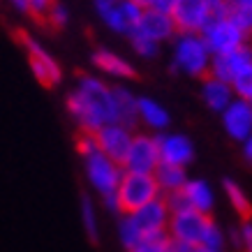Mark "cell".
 <instances>
[{
    "mask_svg": "<svg viewBox=\"0 0 252 252\" xmlns=\"http://www.w3.org/2000/svg\"><path fill=\"white\" fill-rule=\"evenodd\" d=\"M65 104L81 132L95 134L99 127L118 123L114 86L104 84L102 79L93 74H79L77 86L74 91L67 93Z\"/></svg>",
    "mask_w": 252,
    "mask_h": 252,
    "instance_id": "obj_1",
    "label": "cell"
},
{
    "mask_svg": "<svg viewBox=\"0 0 252 252\" xmlns=\"http://www.w3.org/2000/svg\"><path fill=\"white\" fill-rule=\"evenodd\" d=\"M171 67L188 77H208L213 54L208 51L201 32H178L174 39Z\"/></svg>",
    "mask_w": 252,
    "mask_h": 252,
    "instance_id": "obj_2",
    "label": "cell"
},
{
    "mask_svg": "<svg viewBox=\"0 0 252 252\" xmlns=\"http://www.w3.org/2000/svg\"><path fill=\"white\" fill-rule=\"evenodd\" d=\"M160 197V185L155 181L153 174H137V171H125L116 190L118 199V213L130 215L146 204H151L153 199Z\"/></svg>",
    "mask_w": 252,
    "mask_h": 252,
    "instance_id": "obj_3",
    "label": "cell"
},
{
    "mask_svg": "<svg viewBox=\"0 0 252 252\" xmlns=\"http://www.w3.org/2000/svg\"><path fill=\"white\" fill-rule=\"evenodd\" d=\"M93 5L99 21L118 35H130L144 14V7L134 0H93Z\"/></svg>",
    "mask_w": 252,
    "mask_h": 252,
    "instance_id": "obj_4",
    "label": "cell"
},
{
    "mask_svg": "<svg viewBox=\"0 0 252 252\" xmlns=\"http://www.w3.org/2000/svg\"><path fill=\"white\" fill-rule=\"evenodd\" d=\"M19 39H21V46H23V51H26L28 67H31L32 77L37 79L44 88H54V86L61 84L63 81V69H61V65H58V61H56L54 56L49 54L44 46L39 44L32 35H28V32H21Z\"/></svg>",
    "mask_w": 252,
    "mask_h": 252,
    "instance_id": "obj_5",
    "label": "cell"
},
{
    "mask_svg": "<svg viewBox=\"0 0 252 252\" xmlns=\"http://www.w3.org/2000/svg\"><path fill=\"white\" fill-rule=\"evenodd\" d=\"M213 220L208 218V213L201 211H183V213H176L169 218V236L171 241L185 245H201L206 238V231L211 229Z\"/></svg>",
    "mask_w": 252,
    "mask_h": 252,
    "instance_id": "obj_6",
    "label": "cell"
},
{
    "mask_svg": "<svg viewBox=\"0 0 252 252\" xmlns=\"http://www.w3.org/2000/svg\"><path fill=\"white\" fill-rule=\"evenodd\" d=\"M84 160H86V171H88V178H91L93 188H95L102 197L116 194L125 169H123L121 164H116L111 158H107L99 148L93 151V153H88Z\"/></svg>",
    "mask_w": 252,
    "mask_h": 252,
    "instance_id": "obj_7",
    "label": "cell"
},
{
    "mask_svg": "<svg viewBox=\"0 0 252 252\" xmlns=\"http://www.w3.org/2000/svg\"><path fill=\"white\" fill-rule=\"evenodd\" d=\"M245 35H248V32H245L236 21H231L229 16L211 23V26H206V28L201 31V37H204L208 51L213 56L231 54V51L241 49V46L245 44Z\"/></svg>",
    "mask_w": 252,
    "mask_h": 252,
    "instance_id": "obj_8",
    "label": "cell"
},
{
    "mask_svg": "<svg viewBox=\"0 0 252 252\" xmlns=\"http://www.w3.org/2000/svg\"><path fill=\"white\" fill-rule=\"evenodd\" d=\"M158 164H160L158 139L148 137V134H134L127 158L123 162V169L125 171H137V174H153Z\"/></svg>",
    "mask_w": 252,
    "mask_h": 252,
    "instance_id": "obj_9",
    "label": "cell"
},
{
    "mask_svg": "<svg viewBox=\"0 0 252 252\" xmlns=\"http://www.w3.org/2000/svg\"><path fill=\"white\" fill-rule=\"evenodd\" d=\"M132 139H134L132 130L130 127H125V125H121V123L104 125V127H99V130L95 132L97 148L107 155V158H111L116 164H121V167H123V162H125V158H127Z\"/></svg>",
    "mask_w": 252,
    "mask_h": 252,
    "instance_id": "obj_10",
    "label": "cell"
},
{
    "mask_svg": "<svg viewBox=\"0 0 252 252\" xmlns=\"http://www.w3.org/2000/svg\"><path fill=\"white\" fill-rule=\"evenodd\" d=\"M206 9L208 0H176L169 14L178 32H201L206 28Z\"/></svg>",
    "mask_w": 252,
    "mask_h": 252,
    "instance_id": "obj_11",
    "label": "cell"
},
{
    "mask_svg": "<svg viewBox=\"0 0 252 252\" xmlns=\"http://www.w3.org/2000/svg\"><path fill=\"white\" fill-rule=\"evenodd\" d=\"M132 32H139L144 37H151L153 42L162 44V42H171L178 35L174 19L169 12H160V9H144V14L139 19L137 28Z\"/></svg>",
    "mask_w": 252,
    "mask_h": 252,
    "instance_id": "obj_12",
    "label": "cell"
},
{
    "mask_svg": "<svg viewBox=\"0 0 252 252\" xmlns=\"http://www.w3.org/2000/svg\"><path fill=\"white\" fill-rule=\"evenodd\" d=\"M130 218H132V222L137 224L141 238H144V236H151V234L167 231L171 213H169L167 201L158 197V199H153L151 204H146L144 208H139V211L130 213Z\"/></svg>",
    "mask_w": 252,
    "mask_h": 252,
    "instance_id": "obj_13",
    "label": "cell"
},
{
    "mask_svg": "<svg viewBox=\"0 0 252 252\" xmlns=\"http://www.w3.org/2000/svg\"><path fill=\"white\" fill-rule=\"evenodd\" d=\"M222 125L231 139L245 141L252 134V104L248 99L236 97L222 111Z\"/></svg>",
    "mask_w": 252,
    "mask_h": 252,
    "instance_id": "obj_14",
    "label": "cell"
},
{
    "mask_svg": "<svg viewBox=\"0 0 252 252\" xmlns=\"http://www.w3.org/2000/svg\"><path fill=\"white\" fill-rule=\"evenodd\" d=\"M250 63H252V49L248 44H243L241 49L231 51V54L213 56V61H211V72H208V74L231 84V81L236 79L238 72H241L245 65H250Z\"/></svg>",
    "mask_w": 252,
    "mask_h": 252,
    "instance_id": "obj_15",
    "label": "cell"
},
{
    "mask_svg": "<svg viewBox=\"0 0 252 252\" xmlns=\"http://www.w3.org/2000/svg\"><path fill=\"white\" fill-rule=\"evenodd\" d=\"M155 139H158V148H160V162L185 167L194 158L192 141L183 134H160Z\"/></svg>",
    "mask_w": 252,
    "mask_h": 252,
    "instance_id": "obj_16",
    "label": "cell"
},
{
    "mask_svg": "<svg viewBox=\"0 0 252 252\" xmlns=\"http://www.w3.org/2000/svg\"><path fill=\"white\" fill-rule=\"evenodd\" d=\"M93 65L107 74V77L114 79H134L137 77V69L132 67L130 61H125L121 54H116L111 49H97L93 54Z\"/></svg>",
    "mask_w": 252,
    "mask_h": 252,
    "instance_id": "obj_17",
    "label": "cell"
},
{
    "mask_svg": "<svg viewBox=\"0 0 252 252\" xmlns=\"http://www.w3.org/2000/svg\"><path fill=\"white\" fill-rule=\"evenodd\" d=\"M201 97L206 102L208 109H213V111H224V109L229 107L231 102L236 99V93L231 88V84L227 81H222V79H215V77H204V86H201Z\"/></svg>",
    "mask_w": 252,
    "mask_h": 252,
    "instance_id": "obj_18",
    "label": "cell"
},
{
    "mask_svg": "<svg viewBox=\"0 0 252 252\" xmlns=\"http://www.w3.org/2000/svg\"><path fill=\"white\" fill-rule=\"evenodd\" d=\"M114 99H116L118 123L132 130L139 123V97H134V95H132L127 88H123V86H114Z\"/></svg>",
    "mask_w": 252,
    "mask_h": 252,
    "instance_id": "obj_19",
    "label": "cell"
},
{
    "mask_svg": "<svg viewBox=\"0 0 252 252\" xmlns=\"http://www.w3.org/2000/svg\"><path fill=\"white\" fill-rule=\"evenodd\" d=\"M139 121L153 130H164L169 125V114L160 102L151 97H139Z\"/></svg>",
    "mask_w": 252,
    "mask_h": 252,
    "instance_id": "obj_20",
    "label": "cell"
},
{
    "mask_svg": "<svg viewBox=\"0 0 252 252\" xmlns=\"http://www.w3.org/2000/svg\"><path fill=\"white\" fill-rule=\"evenodd\" d=\"M155 181L160 185V190H167V192H174V190H181L188 178H185V169L178 167V164H167V162H160L158 169L153 171Z\"/></svg>",
    "mask_w": 252,
    "mask_h": 252,
    "instance_id": "obj_21",
    "label": "cell"
},
{
    "mask_svg": "<svg viewBox=\"0 0 252 252\" xmlns=\"http://www.w3.org/2000/svg\"><path fill=\"white\" fill-rule=\"evenodd\" d=\"M183 192L188 194L190 204L194 211H201V213H208L213 208V192L204 181H188L183 185Z\"/></svg>",
    "mask_w": 252,
    "mask_h": 252,
    "instance_id": "obj_22",
    "label": "cell"
},
{
    "mask_svg": "<svg viewBox=\"0 0 252 252\" xmlns=\"http://www.w3.org/2000/svg\"><path fill=\"white\" fill-rule=\"evenodd\" d=\"M224 192H227V197H229L231 206H234V211L238 213V218L250 220V218H252V204H250V199L245 197L243 188L227 178V181H224Z\"/></svg>",
    "mask_w": 252,
    "mask_h": 252,
    "instance_id": "obj_23",
    "label": "cell"
},
{
    "mask_svg": "<svg viewBox=\"0 0 252 252\" xmlns=\"http://www.w3.org/2000/svg\"><path fill=\"white\" fill-rule=\"evenodd\" d=\"M169 245H171V236L167 231H160V234L139 238V243H134L127 252H167Z\"/></svg>",
    "mask_w": 252,
    "mask_h": 252,
    "instance_id": "obj_24",
    "label": "cell"
},
{
    "mask_svg": "<svg viewBox=\"0 0 252 252\" xmlns=\"http://www.w3.org/2000/svg\"><path fill=\"white\" fill-rule=\"evenodd\" d=\"M54 2L56 0H9V5H12L16 12L35 16V19H44L49 7H51Z\"/></svg>",
    "mask_w": 252,
    "mask_h": 252,
    "instance_id": "obj_25",
    "label": "cell"
},
{
    "mask_svg": "<svg viewBox=\"0 0 252 252\" xmlns=\"http://www.w3.org/2000/svg\"><path fill=\"white\" fill-rule=\"evenodd\" d=\"M231 88H234V93H236V97L252 102V63L250 65H245V67L238 72L236 79L231 81Z\"/></svg>",
    "mask_w": 252,
    "mask_h": 252,
    "instance_id": "obj_26",
    "label": "cell"
},
{
    "mask_svg": "<svg viewBox=\"0 0 252 252\" xmlns=\"http://www.w3.org/2000/svg\"><path fill=\"white\" fill-rule=\"evenodd\" d=\"M127 37H130V44H132V49H134V54L141 56V58H155L158 51H160V44L153 42L151 37H144V35H139V32H130Z\"/></svg>",
    "mask_w": 252,
    "mask_h": 252,
    "instance_id": "obj_27",
    "label": "cell"
},
{
    "mask_svg": "<svg viewBox=\"0 0 252 252\" xmlns=\"http://www.w3.org/2000/svg\"><path fill=\"white\" fill-rule=\"evenodd\" d=\"M44 21L51 26V28H56V31H61V28H65L69 23V9L65 2H61V0H56L54 5L49 7V12H46Z\"/></svg>",
    "mask_w": 252,
    "mask_h": 252,
    "instance_id": "obj_28",
    "label": "cell"
},
{
    "mask_svg": "<svg viewBox=\"0 0 252 252\" xmlns=\"http://www.w3.org/2000/svg\"><path fill=\"white\" fill-rule=\"evenodd\" d=\"M118 234H121V241H123V245H125L127 250H130L134 243H139V238H141V234H139V229H137V224L132 222L130 215H123L121 224H118Z\"/></svg>",
    "mask_w": 252,
    "mask_h": 252,
    "instance_id": "obj_29",
    "label": "cell"
},
{
    "mask_svg": "<svg viewBox=\"0 0 252 252\" xmlns=\"http://www.w3.org/2000/svg\"><path fill=\"white\" fill-rule=\"evenodd\" d=\"M81 213H84V227H86V234L91 238L93 243H97V222H95V211H93V204L91 199L81 194Z\"/></svg>",
    "mask_w": 252,
    "mask_h": 252,
    "instance_id": "obj_30",
    "label": "cell"
},
{
    "mask_svg": "<svg viewBox=\"0 0 252 252\" xmlns=\"http://www.w3.org/2000/svg\"><path fill=\"white\" fill-rule=\"evenodd\" d=\"M164 201H167L169 213L171 215L183 213V211H192V204H190V199H188V194L183 192V188H181V190L169 192V197L164 199Z\"/></svg>",
    "mask_w": 252,
    "mask_h": 252,
    "instance_id": "obj_31",
    "label": "cell"
},
{
    "mask_svg": "<svg viewBox=\"0 0 252 252\" xmlns=\"http://www.w3.org/2000/svg\"><path fill=\"white\" fill-rule=\"evenodd\" d=\"M137 5H141L144 9H160V12H171L176 0H134Z\"/></svg>",
    "mask_w": 252,
    "mask_h": 252,
    "instance_id": "obj_32",
    "label": "cell"
},
{
    "mask_svg": "<svg viewBox=\"0 0 252 252\" xmlns=\"http://www.w3.org/2000/svg\"><path fill=\"white\" fill-rule=\"evenodd\" d=\"M241 248L243 252H252V222L245 220L241 227Z\"/></svg>",
    "mask_w": 252,
    "mask_h": 252,
    "instance_id": "obj_33",
    "label": "cell"
},
{
    "mask_svg": "<svg viewBox=\"0 0 252 252\" xmlns=\"http://www.w3.org/2000/svg\"><path fill=\"white\" fill-rule=\"evenodd\" d=\"M167 252H194V245H185V243H178V241H171Z\"/></svg>",
    "mask_w": 252,
    "mask_h": 252,
    "instance_id": "obj_34",
    "label": "cell"
},
{
    "mask_svg": "<svg viewBox=\"0 0 252 252\" xmlns=\"http://www.w3.org/2000/svg\"><path fill=\"white\" fill-rule=\"evenodd\" d=\"M243 151H245V158H248V160L252 162V134L243 141Z\"/></svg>",
    "mask_w": 252,
    "mask_h": 252,
    "instance_id": "obj_35",
    "label": "cell"
},
{
    "mask_svg": "<svg viewBox=\"0 0 252 252\" xmlns=\"http://www.w3.org/2000/svg\"><path fill=\"white\" fill-rule=\"evenodd\" d=\"M194 252H222L218 248H206V245H194Z\"/></svg>",
    "mask_w": 252,
    "mask_h": 252,
    "instance_id": "obj_36",
    "label": "cell"
},
{
    "mask_svg": "<svg viewBox=\"0 0 252 252\" xmlns=\"http://www.w3.org/2000/svg\"><path fill=\"white\" fill-rule=\"evenodd\" d=\"M236 2H241V5H245V7L252 9V0H236Z\"/></svg>",
    "mask_w": 252,
    "mask_h": 252,
    "instance_id": "obj_37",
    "label": "cell"
}]
</instances>
